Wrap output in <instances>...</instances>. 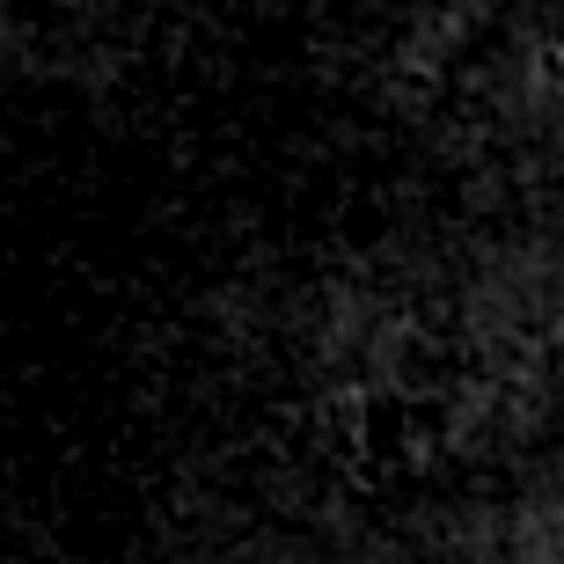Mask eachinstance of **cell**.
<instances>
[{"label":"cell","mask_w":564,"mask_h":564,"mask_svg":"<svg viewBox=\"0 0 564 564\" xmlns=\"http://www.w3.org/2000/svg\"><path fill=\"white\" fill-rule=\"evenodd\" d=\"M315 455L367 499H455L564 440V279L513 257H375L301 345Z\"/></svg>","instance_id":"1"}]
</instances>
